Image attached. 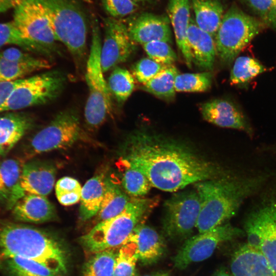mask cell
<instances>
[{"mask_svg":"<svg viewBox=\"0 0 276 276\" xmlns=\"http://www.w3.org/2000/svg\"><path fill=\"white\" fill-rule=\"evenodd\" d=\"M121 162L143 173L152 186L170 192L217 178L220 173L216 166L181 143L141 130L128 136Z\"/></svg>","mask_w":276,"mask_h":276,"instance_id":"6da1fadb","label":"cell"},{"mask_svg":"<svg viewBox=\"0 0 276 276\" xmlns=\"http://www.w3.org/2000/svg\"><path fill=\"white\" fill-rule=\"evenodd\" d=\"M266 179L264 175L217 177L196 183L200 203L196 227L199 233L222 224L235 215L244 200L258 190Z\"/></svg>","mask_w":276,"mask_h":276,"instance_id":"7a4b0ae2","label":"cell"},{"mask_svg":"<svg viewBox=\"0 0 276 276\" xmlns=\"http://www.w3.org/2000/svg\"><path fill=\"white\" fill-rule=\"evenodd\" d=\"M0 249L5 258L31 259L62 276L67 272L66 250L60 240L48 232L25 224H6L0 229Z\"/></svg>","mask_w":276,"mask_h":276,"instance_id":"3957f363","label":"cell"},{"mask_svg":"<svg viewBox=\"0 0 276 276\" xmlns=\"http://www.w3.org/2000/svg\"><path fill=\"white\" fill-rule=\"evenodd\" d=\"M158 201L157 198L133 197L121 213L100 221L82 236L80 243L86 250L93 254L120 247Z\"/></svg>","mask_w":276,"mask_h":276,"instance_id":"277c9868","label":"cell"},{"mask_svg":"<svg viewBox=\"0 0 276 276\" xmlns=\"http://www.w3.org/2000/svg\"><path fill=\"white\" fill-rule=\"evenodd\" d=\"M102 43L98 21L95 20L85 74L88 95L84 108V118L87 126L92 129L102 125L112 111L111 94L101 63Z\"/></svg>","mask_w":276,"mask_h":276,"instance_id":"5b68a950","label":"cell"},{"mask_svg":"<svg viewBox=\"0 0 276 276\" xmlns=\"http://www.w3.org/2000/svg\"><path fill=\"white\" fill-rule=\"evenodd\" d=\"M51 20L57 41L62 43L76 61L86 52L87 24L80 7L72 0H40Z\"/></svg>","mask_w":276,"mask_h":276,"instance_id":"8992f818","label":"cell"},{"mask_svg":"<svg viewBox=\"0 0 276 276\" xmlns=\"http://www.w3.org/2000/svg\"><path fill=\"white\" fill-rule=\"evenodd\" d=\"M265 25L237 7L232 6L223 15L215 37L217 55L222 62L232 63Z\"/></svg>","mask_w":276,"mask_h":276,"instance_id":"52a82bcc","label":"cell"},{"mask_svg":"<svg viewBox=\"0 0 276 276\" xmlns=\"http://www.w3.org/2000/svg\"><path fill=\"white\" fill-rule=\"evenodd\" d=\"M66 82L65 75L59 70L22 79L0 106V113L48 104L59 96Z\"/></svg>","mask_w":276,"mask_h":276,"instance_id":"ba28073f","label":"cell"},{"mask_svg":"<svg viewBox=\"0 0 276 276\" xmlns=\"http://www.w3.org/2000/svg\"><path fill=\"white\" fill-rule=\"evenodd\" d=\"M13 22L36 52L51 55L56 51L57 40L49 16L40 0H24L14 8Z\"/></svg>","mask_w":276,"mask_h":276,"instance_id":"9c48e42d","label":"cell"},{"mask_svg":"<svg viewBox=\"0 0 276 276\" xmlns=\"http://www.w3.org/2000/svg\"><path fill=\"white\" fill-rule=\"evenodd\" d=\"M82 135L79 116L75 109L59 112L51 121L31 139L28 154H37L67 148Z\"/></svg>","mask_w":276,"mask_h":276,"instance_id":"30bf717a","label":"cell"},{"mask_svg":"<svg viewBox=\"0 0 276 276\" xmlns=\"http://www.w3.org/2000/svg\"><path fill=\"white\" fill-rule=\"evenodd\" d=\"M200 199L196 190L178 193L164 204L163 228L173 240L187 238L196 227L200 212Z\"/></svg>","mask_w":276,"mask_h":276,"instance_id":"8fae6325","label":"cell"},{"mask_svg":"<svg viewBox=\"0 0 276 276\" xmlns=\"http://www.w3.org/2000/svg\"><path fill=\"white\" fill-rule=\"evenodd\" d=\"M247 244L259 250L276 271V201L252 211L245 222Z\"/></svg>","mask_w":276,"mask_h":276,"instance_id":"7c38bea8","label":"cell"},{"mask_svg":"<svg viewBox=\"0 0 276 276\" xmlns=\"http://www.w3.org/2000/svg\"><path fill=\"white\" fill-rule=\"evenodd\" d=\"M243 233L240 229L225 223L193 236L185 241L173 258L174 267L183 269L190 264L202 261L211 256L220 243Z\"/></svg>","mask_w":276,"mask_h":276,"instance_id":"4fadbf2b","label":"cell"},{"mask_svg":"<svg viewBox=\"0 0 276 276\" xmlns=\"http://www.w3.org/2000/svg\"><path fill=\"white\" fill-rule=\"evenodd\" d=\"M104 28L101 63L104 73L127 61L135 51L136 43L130 37L127 26L119 19L106 18Z\"/></svg>","mask_w":276,"mask_h":276,"instance_id":"5bb4252c","label":"cell"},{"mask_svg":"<svg viewBox=\"0 0 276 276\" xmlns=\"http://www.w3.org/2000/svg\"><path fill=\"white\" fill-rule=\"evenodd\" d=\"M200 111L207 122L218 126L241 130L249 135L252 130L241 111L232 102L215 99L202 104Z\"/></svg>","mask_w":276,"mask_h":276,"instance_id":"9a60e30c","label":"cell"},{"mask_svg":"<svg viewBox=\"0 0 276 276\" xmlns=\"http://www.w3.org/2000/svg\"><path fill=\"white\" fill-rule=\"evenodd\" d=\"M167 17L144 13L134 17L127 26L131 39L144 44L153 41L170 42L171 31Z\"/></svg>","mask_w":276,"mask_h":276,"instance_id":"2e32d148","label":"cell"},{"mask_svg":"<svg viewBox=\"0 0 276 276\" xmlns=\"http://www.w3.org/2000/svg\"><path fill=\"white\" fill-rule=\"evenodd\" d=\"M56 168L51 162H28L23 165L21 187L26 194L47 196L55 185Z\"/></svg>","mask_w":276,"mask_h":276,"instance_id":"e0dca14e","label":"cell"},{"mask_svg":"<svg viewBox=\"0 0 276 276\" xmlns=\"http://www.w3.org/2000/svg\"><path fill=\"white\" fill-rule=\"evenodd\" d=\"M231 270L232 276H276V271L265 256L247 244L234 252Z\"/></svg>","mask_w":276,"mask_h":276,"instance_id":"ac0fdd59","label":"cell"},{"mask_svg":"<svg viewBox=\"0 0 276 276\" xmlns=\"http://www.w3.org/2000/svg\"><path fill=\"white\" fill-rule=\"evenodd\" d=\"M14 218L19 221L41 223L56 219L54 205L46 196L26 194L12 209Z\"/></svg>","mask_w":276,"mask_h":276,"instance_id":"d6986e66","label":"cell"},{"mask_svg":"<svg viewBox=\"0 0 276 276\" xmlns=\"http://www.w3.org/2000/svg\"><path fill=\"white\" fill-rule=\"evenodd\" d=\"M130 236L136 243L137 260L142 264L155 263L164 256L166 251L164 240L154 228L141 223Z\"/></svg>","mask_w":276,"mask_h":276,"instance_id":"ffe728a7","label":"cell"},{"mask_svg":"<svg viewBox=\"0 0 276 276\" xmlns=\"http://www.w3.org/2000/svg\"><path fill=\"white\" fill-rule=\"evenodd\" d=\"M167 12L174 30L177 47L186 64L188 67L191 68L193 59L187 37L191 19L189 0H169Z\"/></svg>","mask_w":276,"mask_h":276,"instance_id":"44dd1931","label":"cell"},{"mask_svg":"<svg viewBox=\"0 0 276 276\" xmlns=\"http://www.w3.org/2000/svg\"><path fill=\"white\" fill-rule=\"evenodd\" d=\"M187 37L193 62L200 70H212L217 56L214 38L201 30L191 18Z\"/></svg>","mask_w":276,"mask_h":276,"instance_id":"7402d4cb","label":"cell"},{"mask_svg":"<svg viewBox=\"0 0 276 276\" xmlns=\"http://www.w3.org/2000/svg\"><path fill=\"white\" fill-rule=\"evenodd\" d=\"M23 165L13 158L0 160V203L8 209L25 195L20 185Z\"/></svg>","mask_w":276,"mask_h":276,"instance_id":"603a6c76","label":"cell"},{"mask_svg":"<svg viewBox=\"0 0 276 276\" xmlns=\"http://www.w3.org/2000/svg\"><path fill=\"white\" fill-rule=\"evenodd\" d=\"M10 111L0 116V155L6 156L33 125L26 113Z\"/></svg>","mask_w":276,"mask_h":276,"instance_id":"cb8c5ba5","label":"cell"},{"mask_svg":"<svg viewBox=\"0 0 276 276\" xmlns=\"http://www.w3.org/2000/svg\"><path fill=\"white\" fill-rule=\"evenodd\" d=\"M105 178L103 173L96 175L82 187L79 208L82 220H89L98 214L103 199Z\"/></svg>","mask_w":276,"mask_h":276,"instance_id":"d4e9b609","label":"cell"},{"mask_svg":"<svg viewBox=\"0 0 276 276\" xmlns=\"http://www.w3.org/2000/svg\"><path fill=\"white\" fill-rule=\"evenodd\" d=\"M195 22L214 39L223 16L220 0H192Z\"/></svg>","mask_w":276,"mask_h":276,"instance_id":"484cf974","label":"cell"},{"mask_svg":"<svg viewBox=\"0 0 276 276\" xmlns=\"http://www.w3.org/2000/svg\"><path fill=\"white\" fill-rule=\"evenodd\" d=\"M130 198L118 182L111 178H105V191L103 201L98 213L100 221L109 219L121 213Z\"/></svg>","mask_w":276,"mask_h":276,"instance_id":"4316f807","label":"cell"},{"mask_svg":"<svg viewBox=\"0 0 276 276\" xmlns=\"http://www.w3.org/2000/svg\"><path fill=\"white\" fill-rule=\"evenodd\" d=\"M179 74L173 65H168L146 83L142 88L152 95L166 100H172L175 96V80Z\"/></svg>","mask_w":276,"mask_h":276,"instance_id":"83f0119b","label":"cell"},{"mask_svg":"<svg viewBox=\"0 0 276 276\" xmlns=\"http://www.w3.org/2000/svg\"><path fill=\"white\" fill-rule=\"evenodd\" d=\"M9 276H62L35 261L20 257L5 258Z\"/></svg>","mask_w":276,"mask_h":276,"instance_id":"f1b7e54d","label":"cell"},{"mask_svg":"<svg viewBox=\"0 0 276 276\" xmlns=\"http://www.w3.org/2000/svg\"><path fill=\"white\" fill-rule=\"evenodd\" d=\"M50 67V63L43 58L36 63H23L0 57V82L17 80L34 72L48 69Z\"/></svg>","mask_w":276,"mask_h":276,"instance_id":"f546056e","label":"cell"},{"mask_svg":"<svg viewBox=\"0 0 276 276\" xmlns=\"http://www.w3.org/2000/svg\"><path fill=\"white\" fill-rule=\"evenodd\" d=\"M267 68L258 60L248 56L236 59L231 70L229 82L234 85H244Z\"/></svg>","mask_w":276,"mask_h":276,"instance_id":"4dcf8cb0","label":"cell"},{"mask_svg":"<svg viewBox=\"0 0 276 276\" xmlns=\"http://www.w3.org/2000/svg\"><path fill=\"white\" fill-rule=\"evenodd\" d=\"M107 83L111 95L120 104L128 99L135 87L134 78L132 73L119 66L112 70Z\"/></svg>","mask_w":276,"mask_h":276,"instance_id":"1f68e13d","label":"cell"},{"mask_svg":"<svg viewBox=\"0 0 276 276\" xmlns=\"http://www.w3.org/2000/svg\"><path fill=\"white\" fill-rule=\"evenodd\" d=\"M117 253L107 249L94 254L85 264L83 276H114Z\"/></svg>","mask_w":276,"mask_h":276,"instance_id":"d6a6232c","label":"cell"},{"mask_svg":"<svg viewBox=\"0 0 276 276\" xmlns=\"http://www.w3.org/2000/svg\"><path fill=\"white\" fill-rule=\"evenodd\" d=\"M137 260L136 244L130 235L118 251L114 276H135V264Z\"/></svg>","mask_w":276,"mask_h":276,"instance_id":"836d02e7","label":"cell"},{"mask_svg":"<svg viewBox=\"0 0 276 276\" xmlns=\"http://www.w3.org/2000/svg\"><path fill=\"white\" fill-rule=\"evenodd\" d=\"M122 179L123 188L127 194L133 197H142L150 190L151 184L139 170L126 166Z\"/></svg>","mask_w":276,"mask_h":276,"instance_id":"e575fe53","label":"cell"},{"mask_svg":"<svg viewBox=\"0 0 276 276\" xmlns=\"http://www.w3.org/2000/svg\"><path fill=\"white\" fill-rule=\"evenodd\" d=\"M212 82L210 72L178 74L175 80V90L178 92H203L210 88Z\"/></svg>","mask_w":276,"mask_h":276,"instance_id":"d590c367","label":"cell"},{"mask_svg":"<svg viewBox=\"0 0 276 276\" xmlns=\"http://www.w3.org/2000/svg\"><path fill=\"white\" fill-rule=\"evenodd\" d=\"M82 188L76 179L69 176L62 177L55 185L57 198L64 206L75 204L80 200Z\"/></svg>","mask_w":276,"mask_h":276,"instance_id":"8d00e7d4","label":"cell"},{"mask_svg":"<svg viewBox=\"0 0 276 276\" xmlns=\"http://www.w3.org/2000/svg\"><path fill=\"white\" fill-rule=\"evenodd\" d=\"M142 45L149 58L158 63L172 65L177 59L176 53L167 42L153 41Z\"/></svg>","mask_w":276,"mask_h":276,"instance_id":"74e56055","label":"cell"},{"mask_svg":"<svg viewBox=\"0 0 276 276\" xmlns=\"http://www.w3.org/2000/svg\"><path fill=\"white\" fill-rule=\"evenodd\" d=\"M8 44H14L26 50L36 52L33 45L23 37L13 21L0 22V49Z\"/></svg>","mask_w":276,"mask_h":276,"instance_id":"f35d334b","label":"cell"},{"mask_svg":"<svg viewBox=\"0 0 276 276\" xmlns=\"http://www.w3.org/2000/svg\"><path fill=\"white\" fill-rule=\"evenodd\" d=\"M168 65L143 58L137 61L132 67V74L140 83L144 84L155 76Z\"/></svg>","mask_w":276,"mask_h":276,"instance_id":"ab89813d","label":"cell"},{"mask_svg":"<svg viewBox=\"0 0 276 276\" xmlns=\"http://www.w3.org/2000/svg\"><path fill=\"white\" fill-rule=\"evenodd\" d=\"M102 3L107 12L116 18L131 14L139 8L137 3L131 0H102Z\"/></svg>","mask_w":276,"mask_h":276,"instance_id":"60d3db41","label":"cell"},{"mask_svg":"<svg viewBox=\"0 0 276 276\" xmlns=\"http://www.w3.org/2000/svg\"><path fill=\"white\" fill-rule=\"evenodd\" d=\"M265 23L268 16L276 6V0H242Z\"/></svg>","mask_w":276,"mask_h":276,"instance_id":"b9f144b4","label":"cell"},{"mask_svg":"<svg viewBox=\"0 0 276 276\" xmlns=\"http://www.w3.org/2000/svg\"><path fill=\"white\" fill-rule=\"evenodd\" d=\"M0 57L10 61L23 63H33L41 58L35 57L16 48H8L0 52Z\"/></svg>","mask_w":276,"mask_h":276,"instance_id":"7bdbcfd3","label":"cell"},{"mask_svg":"<svg viewBox=\"0 0 276 276\" xmlns=\"http://www.w3.org/2000/svg\"><path fill=\"white\" fill-rule=\"evenodd\" d=\"M21 79L0 82V106L5 103L12 90L20 83Z\"/></svg>","mask_w":276,"mask_h":276,"instance_id":"ee69618b","label":"cell"},{"mask_svg":"<svg viewBox=\"0 0 276 276\" xmlns=\"http://www.w3.org/2000/svg\"><path fill=\"white\" fill-rule=\"evenodd\" d=\"M24 0H0V13L15 8Z\"/></svg>","mask_w":276,"mask_h":276,"instance_id":"f6af8a7d","label":"cell"},{"mask_svg":"<svg viewBox=\"0 0 276 276\" xmlns=\"http://www.w3.org/2000/svg\"><path fill=\"white\" fill-rule=\"evenodd\" d=\"M265 24L276 30V6L268 16Z\"/></svg>","mask_w":276,"mask_h":276,"instance_id":"bcb514c9","label":"cell"},{"mask_svg":"<svg viewBox=\"0 0 276 276\" xmlns=\"http://www.w3.org/2000/svg\"><path fill=\"white\" fill-rule=\"evenodd\" d=\"M214 276H230L229 274L225 272L224 270H222L217 272Z\"/></svg>","mask_w":276,"mask_h":276,"instance_id":"7dc6e473","label":"cell"},{"mask_svg":"<svg viewBox=\"0 0 276 276\" xmlns=\"http://www.w3.org/2000/svg\"><path fill=\"white\" fill-rule=\"evenodd\" d=\"M143 276H169L167 273L164 272H157L151 274L144 275Z\"/></svg>","mask_w":276,"mask_h":276,"instance_id":"c3c4849f","label":"cell"},{"mask_svg":"<svg viewBox=\"0 0 276 276\" xmlns=\"http://www.w3.org/2000/svg\"><path fill=\"white\" fill-rule=\"evenodd\" d=\"M131 1L137 3L139 2H149L151 0H131Z\"/></svg>","mask_w":276,"mask_h":276,"instance_id":"681fc988","label":"cell"},{"mask_svg":"<svg viewBox=\"0 0 276 276\" xmlns=\"http://www.w3.org/2000/svg\"><path fill=\"white\" fill-rule=\"evenodd\" d=\"M135 276H136V275H135Z\"/></svg>","mask_w":276,"mask_h":276,"instance_id":"f907efd6","label":"cell"}]
</instances>
